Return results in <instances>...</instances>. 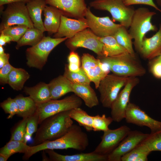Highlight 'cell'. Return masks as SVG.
Here are the masks:
<instances>
[{"label":"cell","instance_id":"6da1fadb","mask_svg":"<svg viewBox=\"0 0 161 161\" xmlns=\"http://www.w3.org/2000/svg\"><path fill=\"white\" fill-rule=\"evenodd\" d=\"M89 144L87 134L82 130L80 126L73 124L61 137L38 145L30 146L27 152L24 153L23 159L27 160L33 154L46 149L72 148L83 151L86 149Z\"/></svg>","mask_w":161,"mask_h":161},{"label":"cell","instance_id":"7a4b0ae2","mask_svg":"<svg viewBox=\"0 0 161 161\" xmlns=\"http://www.w3.org/2000/svg\"><path fill=\"white\" fill-rule=\"evenodd\" d=\"M70 110L47 117L40 124L34 138L33 145L58 138L64 134L73 124Z\"/></svg>","mask_w":161,"mask_h":161},{"label":"cell","instance_id":"3957f363","mask_svg":"<svg viewBox=\"0 0 161 161\" xmlns=\"http://www.w3.org/2000/svg\"><path fill=\"white\" fill-rule=\"evenodd\" d=\"M156 13L150 11L148 8L141 7L135 10L129 32L136 49L140 52L143 40L145 35L149 31H156L157 29L151 22L152 17Z\"/></svg>","mask_w":161,"mask_h":161},{"label":"cell","instance_id":"277c9868","mask_svg":"<svg viewBox=\"0 0 161 161\" xmlns=\"http://www.w3.org/2000/svg\"><path fill=\"white\" fill-rule=\"evenodd\" d=\"M100 61L106 64L110 70L116 75L126 77H137L144 75L145 69L130 54L117 57L98 56Z\"/></svg>","mask_w":161,"mask_h":161},{"label":"cell","instance_id":"5b68a950","mask_svg":"<svg viewBox=\"0 0 161 161\" xmlns=\"http://www.w3.org/2000/svg\"><path fill=\"white\" fill-rule=\"evenodd\" d=\"M67 39L66 37L52 38L44 36L37 44L26 49L27 65L30 67L41 70L47 62L48 56L52 51Z\"/></svg>","mask_w":161,"mask_h":161},{"label":"cell","instance_id":"8992f818","mask_svg":"<svg viewBox=\"0 0 161 161\" xmlns=\"http://www.w3.org/2000/svg\"><path fill=\"white\" fill-rule=\"evenodd\" d=\"M89 7L94 9L109 12L113 21H117L127 29L129 28L135 10L126 5L123 0H94Z\"/></svg>","mask_w":161,"mask_h":161},{"label":"cell","instance_id":"52a82bcc","mask_svg":"<svg viewBox=\"0 0 161 161\" xmlns=\"http://www.w3.org/2000/svg\"><path fill=\"white\" fill-rule=\"evenodd\" d=\"M82 104V99L75 94L61 100L51 99L43 103L37 104L39 124L48 117L62 112L80 107Z\"/></svg>","mask_w":161,"mask_h":161},{"label":"cell","instance_id":"ba28073f","mask_svg":"<svg viewBox=\"0 0 161 161\" xmlns=\"http://www.w3.org/2000/svg\"><path fill=\"white\" fill-rule=\"evenodd\" d=\"M129 78L108 74L101 80L97 89L100 95V101L104 107L111 108Z\"/></svg>","mask_w":161,"mask_h":161},{"label":"cell","instance_id":"9c48e42d","mask_svg":"<svg viewBox=\"0 0 161 161\" xmlns=\"http://www.w3.org/2000/svg\"><path fill=\"white\" fill-rule=\"evenodd\" d=\"M16 25H25L29 28L34 27L24 3L18 2L8 4L2 13L0 32L8 27Z\"/></svg>","mask_w":161,"mask_h":161},{"label":"cell","instance_id":"30bf717a","mask_svg":"<svg viewBox=\"0 0 161 161\" xmlns=\"http://www.w3.org/2000/svg\"><path fill=\"white\" fill-rule=\"evenodd\" d=\"M66 41L65 44L71 51H75L78 48L83 47L93 51L98 56H103V44L89 28Z\"/></svg>","mask_w":161,"mask_h":161},{"label":"cell","instance_id":"8fae6325","mask_svg":"<svg viewBox=\"0 0 161 161\" xmlns=\"http://www.w3.org/2000/svg\"><path fill=\"white\" fill-rule=\"evenodd\" d=\"M85 18L88 28L96 36L99 37L113 36L121 25L113 22L109 17H99L91 12L90 7H87Z\"/></svg>","mask_w":161,"mask_h":161},{"label":"cell","instance_id":"7c38bea8","mask_svg":"<svg viewBox=\"0 0 161 161\" xmlns=\"http://www.w3.org/2000/svg\"><path fill=\"white\" fill-rule=\"evenodd\" d=\"M131 130L127 126L124 125L103 131L101 142L93 151L101 155H108L118 145Z\"/></svg>","mask_w":161,"mask_h":161},{"label":"cell","instance_id":"4fadbf2b","mask_svg":"<svg viewBox=\"0 0 161 161\" xmlns=\"http://www.w3.org/2000/svg\"><path fill=\"white\" fill-rule=\"evenodd\" d=\"M81 61V67L97 89L101 80L109 72L108 65L88 53L83 54Z\"/></svg>","mask_w":161,"mask_h":161},{"label":"cell","instance_id":"5bb4252c","mask_svg":"<svg viewBox=\"0 0 161 161\" xmlns=\"http://www.w3.org/2000/svg\"><path fill=\"white\" fill-rule=\"evenodd\" d=\"M139 82L137 77H130L124 88L119 92L110 108L111 117L113 121L118 123L125 119L131 92Z\"/></svg>","mask_w":161,"mask_h":161},{"label":"cell","instance_id":"9a60e30c","mask_svg":"<svg viewBox=\"0 0 161 161\" xmlns=\"http://www.w3.org/2000/svg\"><path fill=\"white\" fill-rule=\"evenodd\" d=\"M125 119L127 123L148 127L151 132L161 130V121L152 118L138 106L130 102L126 109Z\"/></svg>","mask_w":161,"mask_h":161},{"label":"cell","instance_id":"2e32d148","mask_svg":"<svg viewBox=\"0 0 161 161\" xmlns=\"http://www.w3.org/2000/svg\"><path fill=\"white\" fill-rule=\"evenodd\" d=\"M149 134L137 130H131L118 145L108 155V161H121L123 156L135 148Z\"/></svg>","mask_w":161,"mask_h":161},{"label":"cell","instance_id":"e0dca14e","mask_svg":"<svg viewBox=\"0 0 161 161\" xmlns=\"http://www.w3.org/2000/svg\"><path fill=\"white\" fill-rule=\"evenodd\" d=\"M47 4L59 9L63 15L78 19L85 18L87 7L85 0H45Z\"/></svg>","mask_w":161,"mask_h":161},{"label":"cell","instance_id":"ac0fdd59","mask_svg":"<svg viewBox=\"0 0 161 161\" xmlns=\"http://www.w3.org/2000/svg\"><path fill=\"white\" fill-rule=\"evenodd\" d=\"M88 28L85 18L72 19L62 15L60 24L57 32L54 34V38L64 37L68 39L73 37L78 32Z\"/></svg>","mask_w":161,"mask_h":161},{"label":"cell","instance_id":"d6986e66","mask_svg":"<svg viewBox=\"0 0 161 161\" xmlns=\"http://www.w3.org/2000/svg\"><path fill=\"white\" fill-rule=\"evenodd\" d=\"M48 154V161H107L108 155L99 154L92 151L88 153H81L71 155L59 154L53 149L44 150Z\"/></svg>","mask_w":161,"mask_h":161},{"label":"cell","instance_id":"ffe728a7","mask_svg":"<svg viewBox=\"0 0 161 161\" xmlns=\"http://www.w3.org/2000/svg\"><path fill=\"white\" fill-rule=\"evenodd\" d=\"M145 58L151 59L159 55L161 52V25L158 31L152 36L143 38L140 52Z\"/></svg>","mask_w":161,"mask_h":161},{"label":"cell","instance_id":"44dd1931","mask_svg":"<svg viewBox=\"0 0 161 161\" xmlns=\"http://www.w3.org/2000/svg\"><path fill=\"white\" fill-rule=\"evenodd\" d=\"M43 13L44 19V26L50 35L56 33L59 27L61 17L63 14L58 9L54 7L46 5Z\"/></svg>","mask_w":161,"mask_h":161},{"label":"cell","instance_id":"7402d4cb","mask_svg":"<svg viewBox=\"0 0 161 161\" xmlns=\"http://www.w3.org/2000/svg\"><path fill=\"white\" fill-rule=\"evenodd\" d=\"M48 84L51 99H57L67 93L73 92L72 83L64 75L54 78Z\"/></svg>","mask_w":161,"mask_h":161},{"label":"cell","instance_id":"603a6c76","mask_svg":"<svg viewBox=\"0 0 161 161\" xmlns=\"http://www.w3.org/2000/svg\"><path fill=\"white\" fill-rule=\"evenodd\" d=\"M72 86L73 92L82 100L87 107L92 108L98 105L97 97L90 84L72 83Z\"/></svg>","mask_w":161,"mask_h":161},{"label":"cell","instance_id":"cb8c5ba5","mask_svg":"<svg viewBox=\"0 0 161 161\" xmlns=\"http://www.w3.org/2000/svg\"><path fill=\"white\" fill-rule=\"evenodd\" d=\"M47 4L45 0H31L26 4L34 27L44 32L46 30L42 20L41 15Z\"/></svg>","mask_w":161,"mask_h":161},{"label":"cell","instance_id":"d4e9b609","mask_svg":"<svg viewBox=\"0 0 161 161\" xmlns=\"http://www.w3.org/2000/svg\"><path fill=\"white\" fill-rule=\"evenodd\" d=\"M24 91L36 104L43 103L51 100L48 84L44 82H40L32 87L25 86Z\"/></svg>","mask_w":161,"mask_h":161},{"label":"cell","instance_id":"484cf974","mask_svg":"<svg viewBox=\"0 0 161 161\" xmlns=\"http://www.w3.org/2000/svg\"><path fill=\"white\" fill-rule=\"evenodd\" d=\"M98 38L103 44V56L117 57L129 54L117 42L113 36L110 35L103 37H98Z\"/></svg>","mask_w":161,"mask_h":161},{"label":"cell","instance_id":"4316f807","mask_svg":"<svg viewBox=\"0 0 161 161\" xmlns=\"http://www.w3.org/2000/svg\"><path fill=\"white\" fill-rule=\"evenodd\" d=\"M30 77V74L24 69L14 67L9 74L7 84L14 90H21Z\"/></svg>","mask_w":161,"mask_h":161},{"label":"cell","instance_id":"83f0119b","mask_svg":"<svg viewBox=\"0 0 161 161\" xmlns=\"http://www.w3.org/2000/svg\"><path fill=\"white\" fill-rule=\"evenodd\" d=\"M14 99L18 106V116L22 118H28L36 112L37 104L30 96L25 97L20 95Z\"/></svg>","mask_w":161,"mask_h":161},{"label":"cell","instance_id":"f1b7e54d","mask_svg":"<svg viewBox=\"0 0 161 161\" xmlns=\"http://www.w3.org/2000/svg\"><path fill=\"white\" fill-rule=\"evenodd\" d=\"M42 30L34 27L29 28L17 42L16 49L26 45L34 46L39 42L44 36Z\"/></svg>","mask_w":161,"mask_h":161},{"label":"cell","instance_id":"f546056e","mask_svg":"<svg viewBox=\"0 0 161 161\" xmlns=\"http://www.w3.org/2000/svg\"><path fill=\"white\" fill-rule=\"evenodd\" d=\"M70 116L77 122L79 126H83L88 131L93 130V116L89 115L80 107L70 111Z\"/></svg>","mask_w":161,"mask_h":161},{"label":"cell","instance_id":"4dcf8cb0","mask_svg":"<svg viewBox=\"0 0 161 161\" xmlns=\"http://www.w3.org/2000/svg\"><path fill=\"white\" fill-rule=\"evenodd\" d=\"M126 28L121 25L113 35L117 42L124 48L132 56L135 57L131 38Z\"/></svg>","mask_w":161,"mask_h":161},{"label":"cell","instance_id":"1f68e13d","mask_svg":"<svg viewBox=\"0 0 161 161\" xmlns=\"http://www.w3.org/2000/svg\"><path fill=\"white\" fill-rule=\"evenodd\" d=\"M30 147V146L23 141L10 140L4 146L0 148V153L5 155L9 158L15 153H25Z\"/></svg>","mask_w":161,"mask_h":161},{"label":"cell","instance_id":"d6a6232c","mask_svg":"<svg viewBox=\"0 0 161 161\" xmlns=\"http://www.w3.org/2000/svg\"><path fill=\"white\" fill-rule=\"evenodd\" d=\"M151 152L140 143L121 158V161H147Z\"/></svg>","mask_w":161,"mask_h":161},{"label":"cell","instance_id":"836d02e7","mask_svg":"<svg viewBox=\"0 0 161 161\" xmlns=\"http://www.w3.org/2000/svg\"><path fill=\"white\" fill-rule=\"evenodd\" d=\"M140 143L151 152L155 151H161V130L151 132Z\"/></svg>","mask_w":161,"mask_h":161},{"label":"cell","instance_id":"e575fe53","mask_svg":"<svg viewBox=\"0 0 161 161\" xmlns=\"http://www.w3.org/2000/svg\"><path fill=\"white\" fill-rule=\"evenodd\" d=\"M63 75L72 83L90 84L91 82L81 67L80 72H74L69 71L66 64Z\"/></svg>","mask_w":161,"mask_h":161},{"label":"cell","instance_id":"d590c367","mask_svg":"<svg viewBox=\"0 0 161 161\" xmlns=\"http://www.w3.org/2000/svg\"><path fill=\"white\" fill-rule=\"evenodd\" d=\"M29 28L25 25H14L4 28L0 31V33L11 36L13 41L17 42Z\"/></svg>","mask_w":161,"mask_h":161},{"label":"cell","instance_id":"8d00e7d4","mask_svg":"<svg viewBox=\"0 0 161 161\" xmlns=\"http://www.w3.org/2000/svg\"><path fill=\"white\" fill-rule=\"evenodd\" d=\"M113 121L111 117H106L105 114L93 116V131H104L109 129V126Z\"/></svg>","mask_w":161,"mask_h":161},{"label":"cell","instance_id":"74e56055","mask_svg":"<svg viewBox=\"0 0 161 161\" xmlns=\"http://www.w3.org/2000/svg\"><path fill=\"white\" fill-rule=\"evenodd\" d=\"M39 124V116L37 112L28 118L26 133L24 142L25 143L29 141L32 134L36 132Z\"/></svg>","mask_w":161,"mask_h":161},{"label":"cell","instance_id":"f35d334b","mask_svg":"<svg viewBox=\"0 0 161 161\" xmlns=\"http://www.w3.org/2000/svg\"><path fill=\"white\" fill-rule=\"evenodd\" d=\"M0 107L6 113L9 114L7 118L8 119L12 118L18 113V106L14 98H8L0 103Z\"/></svg>","mask_w":161,"mask_h":161},{"label":"cell","instance_id":"ab89813d","mask_svg":"<svg viewBox=\"0 0 161 161\" xmlns=\"http://www.w3.org/2000/svg\"><path fill=\"white\" fill-rule=\"evenodd\" d=\"M28 118H23L13 131L10 140L24 141Z\"/></svg>","mask_w":161,"mask_h":161},{"label":"cell","instance_id":"60d3db41","mask_svg":"<svg viewBox=\"0 0 161 161\" xmlns=\"http://www.w3.org/2000/svg\"><path fill=\"white\" fill-rule=\"evenodd\" d=\"M13 67L8 63L0 68V83L1 84L8 83L9 74Z\"/></svg>","mask_w":161,"mask_h":161},{"label":"cell","instance_id":"b9f144b4","mask_svg":"<svg viewBox=\"0 0 161 161\" xmlns=\"http://www.w3.org/2000/svg\"><path fill=\"white\" fill-rule=\"evenodd\" d=\"M127 6H131L135 4H144L150 6L161 13L160 9L154 2L153 0H123Z\"/></svg>","mask_w":161,"mask_h":161},{"label":"cell","instance_id":"7bdbcfd3","mask_svg":"<svg viewBox=\"0 0 161 161\" xmlns=\"http://www.w3.org/2000/svg\"><path fill=\"white\" fill-rule=\"evenodd\" d=\"M151 62V71L153 75L157 78H161V61L154 58Z\"/></svg>","mask_w":161,"mask_h":161},{"label":"cell","instance_id":"ee69618b","mask_svg":"<svg viewBox=\"0 0 161 161\" xmlns=\"http://www.w3.org/2000/svg\"><path fill=\"white\" fill-rule=\"evenodd\" d=\"M69 63L78 64L80 65V61L78 54L75 51H71L68 57Z\"/></svg>","mask_w":161,"mask_h":161},{"label":"cell","instance_id":"f6af8a7d","mask_svg":"<svg viewBox=\"0 0 161 161\" xmlns=\"http://www.w3.org/2000/svg\"><path fill=\"white\" fill-rule=\"evenodd\" d=\"M0 33V46H3L7 43L13 41V39L11 36L2 32Z\"/></svg>","mask_w":161,"mask_h":161},{"label":"cell","instance_id":"bcb514c9","mask_svg":"<svg viewBox=\"0 0 161 161\" xmlns=\"http://www.w3.org/2000/svg\"><path fill=\"white\" fill-rule=\"evenodd\" d=\"M10 54L5 53L3 55H0V68L9 63Z\"/></svg>","mask_w":161,"mask_h":161},{"label":"cell","instance_id":"7dc6e473","mask_svg":"<svg viewBox=\"0 0 161 161\" xmlns=\"http://www.w3.org/2000/svg\"><path fill=\"white\" fill-rule=\"evenodd\" d=\"M69 70L72 72H77L80 71L81 66L78 64L69 63L67 64Z\"/></svg>","mask_w":161,"mask_h":161},{"label":"cell","instance_id":"c3c4849f","mask_svg":"<svg viewBox=\"0 0 161 161\" xmlns=\"http://www.w3.org/2000/svg\"><path fill=\"white\" fill-rule=\"evenodd\" d=\"M31 0H0V6H1L5 4L18 2H23L26 4Z\"/></svg>","mask_w":161,"mask_h":161},{"label":"cell","instance_id":"681fc988","mask_svg":"<svg viewBox=\"0 0 161 161\" xmlns=\"http://www.w3.org/2000/svg\"><path fill=\"white\" fill-rule=\"evenodd\" d=\"M8 158L5 155L0 153V161H7L8 160Z\"/></svg>","mask_w":161,"mask_h":161},{"label":"cell","instance_id":"f907efd6","mask_svg":"<svg viewBox=\"0 0 161 161\" xmlns=\"http://www.w3.org/2000/svg\"><path fill=\"white\" fill-rule=\"evenodd\" d=\"M5 53L3 46H0V55H3Z\"/></svg>","mask_w":161,"mask_h":161},{"label":"cell","instance_id":"816d5d0a","mask_svg":"<svg viewBox=\"0 0 161 161\" xmlns=\"http://www.w3.org/2000/svg\"><path fill=\"white\" fill-rule=\"evenodd\" d=\"M157 4L161 7V0H156Z\"/></svg>","mask_w":161,"mask_h":161},{"label":"cell","instance_id":"f5cc1de1","mask_svg":"<svg viewBox=\"0 0 161 161\" xmlns=\"http://www.w3.org/2000/svg\"><path fill=\"white\" fill-rule=\"evenodd\" d=\"M161 61V52L159 56L155 58Z\"/></svg>","mask_w":161,"mask_h":161}]
</instances>
